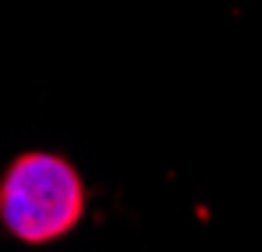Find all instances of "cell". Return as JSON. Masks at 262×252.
I'll return each instance as SVG.
<instances>
[{
	"instance_id": "6da1fadb",
	"label": "cell",
	"mask_w": 262,
	"mask_h": 252,
	"mask_svg": "<svg viewBox=\"0 0 262 252\" xmlns=\"http://www.w3.org/2000/svg\"><path fill=\"white\" fill-rule=\"evenodd\" d=\"M85 199V181L68 157L29 149L0 178V224L25 245H50L82 224Z\"/></svg>"
}]
</instances>
